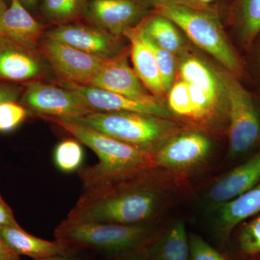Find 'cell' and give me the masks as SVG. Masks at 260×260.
<instances>
[{
	"label": "cell",
	"mask_w": 260,
	"mask_h": 260,
	"mask_svg": "<svg viewBox=\"0 0 260 260\" xmlns=\"http://www.w3.org/2000/svg\"><path fill=\"white\" fill-rule=\"evenodd\" d=\"M28 114V110L20 103L6 102L0 104V133H8L18 127Z\"/></svg>",
	"instance_id": "f1b7e54d"
},
{
	"label": "cell",
	"mask_w": 260,
	"mask_h": 260,
	"mask_svg": "<svg viewBox=\"0 0 260 260\" xmlns=\"http://www.w3.org/2000/svg\"><path fill=\"white\" fill-rule=\"evenodd\" d=\"M66 119L151 154L162 140L170 135L173 128L162 117L137 112H94L82 117Z\"/></svg>",
	"instance_id": "5b68a950"
},
{
	"label": "cell",
	"mask_w": 260,
	"mask_h": 260,
	"mask_svg": "<svg viewBox=\"0 0 260 260\" xmlns=\"http://www.w3.org/2000/svg\"><path fill=\"white\" fill-rule=\"evenodd\" d=\"M260 181V148L224 174L210 188L209 198L223 204L249 190Z\"/></svg>",
	"instance_id": "9a60e30c"
},
{
	"label": "cell",
	"mask_w": 260,
	"mask_h": 260,
	"mask_svg": "<svg viewBox=\"0 0 260 260\" xmlns=\"http://www.w3.org/2000/svg\"><path fill=\"white\" fill-rule=\"evenodd\" d=\"M140 35L143 42L151 49L156 60L157 64L160 70L162 84L166 93H169L172 85H174V80L177 72V62H176L174 54L170 51L166 50L159 47L153 39L147 35L142 28L141 22L140 23Z\"/></svg>",
	"instance_id": "484cf974"
},
{
	"label": "cell",
	"mask_w": 260,
	"mask_h": 260,
	"mask_svg": "<svg viewBox=\"0 0 260 260\" xmlns=\"http://www.w3.org/2000/svg\"><path fill=\"white\" fill-rule=\"evenodd\" d=\"M43 36L102 59H111L125 52L121 47L119 37L95 25L62 24L44 32Z\"/></svg>",
	"instance_id": "30bf717a"
},
{
	"label": "cell",
	"mask_w": 260,
	"mask_h": 260,
	"mask_svg": "<svg viewBox=\"0 0 260 260\" xmlns=\"http://www.w3.org/2000/svg\"><path fill=\"white\" fill-rule=\"evenodd\" d=\"M19 1L28 11L34 9L39 3V0H19Z\"/></svg>",
	"instance_id": "8d00e7d4"
},
{
	"label": "cell",
	"mask_w": 260,
	"mask_h": 260,
	"mask_svg": "<svg viewBox=\"0 0 260 260\" xmlns=\"http://www.w3.org/2000/svg\"><path fill=\"white\" fill-rule=\"evenodd\" d=\"M260 213V181L230 201L219 205V218L223 239L229 240L238 225Z\"/></svg>",
	"instance_id": "ffe728a7"
},
{
	"label": "cell",
	"mask_w": 260,
	"mask_h": 260,
	"mask_svg": "<svg viewBox=\"0 0 260 260\" xmlns=\"http://www.w3.org/2000/svg\"><path fill=\"white\" fill-rule=\"evenodd\" d=\"M142 28L157 44L174 54L184 52V41L177 25L169 19L155 13L141 21Z\"/></svg>",
	"instance_id": "7402d4cb"
},
{
	"label": "cell",
	"mask_w": 260,
	"mask_h": 260,
	"mask_svg": "<svg viewBox=\"0 0 260 260\" xmlns=\"http://www.w3.org/2000/svg\"><path fill=\"white\" fill-rule=\"evenodd\" d=\"M45 26L37 21L19 0H11L0 13V38L18 39L39 46Z\"/></svg>",
	"instance_id": "ac0fdd59"
},
{
	"label": "cell",
	"mask_w": 260,
	"mask_h": 260,
	"mask_svg": "<svg viewBox=\"0 0 260 260\" xmlns=\"http://www.w3.org/2000/svg\"><path fill=\"white\" fill-rule=\"evenodd\" d=\"M147 1L155 5V7L164 5H184L197 8V9L212 10L208 5L201 4L198 0H147Z\"/></svg>",
	"instance_id": "836d02e7"
},
{
	"label": "cell",
	"mask_w": 260,
	"mask_h": 260,
	"mask_svg": "<svg viewBox=\"0 0 260 260\" xmlns=\"http://www.w3.org/2000/svg\"><path fill=\"white\" fill-rule=\"evenodd\" d=\"M18 260H20V259H18Z\"/></svg>",
	"instance_id": "b9f144b4"
},
{
	"label": "cell",
	"mask_w": 260,
	"mask_h": 260,
	"mask_svg": "<svg viewBox=\"0 0 260 260\" xmlns=\"http://www.w3.org/2000/svg\"><path fill=\"white\" fill-rule=\"evenodd\" d=\"M20 104L39 116L75 119L94 113L73 90L42 80L23 85Z\"/></svg>",
	"instance_id": "52a82bcc"
},
{
	"label": "cell",
	"mask_w": 260,
	"mask_h": 260,
	"mask_svg": "<svg viewBox=\"0 0 260 260\" xmlns=\"http://www.w3.org/2000/svg\"><path fill=\"white\" fill-rule=\"evenodd\" d=\"M0 226L20 227L15 220L13 211L0 195Z\"/></svg>",
	"instance_id": "d6a6232c"
},
{
	"label": "cell",
	"mask_w": 260,
	"mask_h": 260,
	"mask_svg": "<svg viewBox=\"0 0 260 260\" xmlns=\"http://www.w3.org/2000/svg\"><path fill=\"white\" fill-rule=\"evenodd\" d=\"M73 135L82 144L91 149L99 157V164L79 170L83 187L131 177L144 172L153 162V155L126 144L75 121L42 116Z\"/></svg>",
	"instance_id": "7a4b0ae2"
},
{
	"label": "cell",
	"mask_w": 260,
	"mask_h": 260,
	"mask_svg": "<svg viewBox=\"0 0 260 260\" xmlns=\"http://www.w3.org/2000/svg\"><path fill=\"white\" fill-rule=\"evenodd\" d=\"M0 238L17 255L34 260L58 255H73L75 248L60 241L49 242L30 235L21 227L0 226Z\"/></svg>",
	"instance_id": "2e32d148"
},
{
	"label": "cell",
	"mask_w": 260,
	"mask_h": 260,
	"mask_svg": "<svg viewBox=\"0 0 260 260\" xmlns=\"http://www.w3.org/2000/svg\"><path fill=\"white\" fill-rule=\"evenodd\" d=\"M23 85L0 83V104L6 102H17L23 91Z\"/></svg>",
	"instance_id": "1f68e13d"
},
{
	"label": "cell",
	"mask_w": 260,
	"mask_h": 260,
	"mask_svg": "<svg viewBox=\"0 0 260 260\" xmlns=\"http://www.w3.org/2000/svg\"><path fill=\"white\" fill-rule=\"evenodd\" d=\"M51 69L39 47L11 38H0V83L25 85L42 80Z\"/></svg>",
	"instance_id": "ba28073f"
},
{
	"label": "cell",
	"mask_w": 260,
	"mask_h": 260,
	"mask_svg": "<svg viewBox=\"0 0 260 260\" xmlns=\"http://www.w3.org/2000/svg\"><path fill=\"white\" fill-rule=\"evenodd\" d=\"M210 150L211 143L204 135L183 133L160 147L153 156V162L173 171L189 170L204 161Z\"/></svg>",
	"instance_id": "7c38bea8"
},
{
	"label": "cell",
	"mask_w": 260,
	"mask_h": 260,
	"mask_svg": "<svg viewBox=\"0 0 260 260\" xmlns=\"http://www.w3.org/2000/svg\"><path fill=\"white\" fill-rule=\"evenodd\" d=\"M7 5L5 4V0H0V13L3 11V10L6 9Z\"/></svg>",
	"instance_id": "f35d334b"
},
{
	"label": "cell",
	"mask_w": 260,
	"mask_h": 260,
	"mask_svg": "<svg viewBox=\"0 0 260 260\" xmlns=\"http://www.w3.org/2000/svg\"><path fill=\"white\" fill-rule=\"evenodd\" d=\"M148 260H189V235L184 221L177 220L143 249Z\"/></svg>",
	"instance_id": "d6986e66"
},
{
	"label": "cell",
	"mask_w": 260,
	"mask_h": 260,
	"mask_svg": "<svg viewBox=\"0 0 260 260\" xmlns=\"http://www.w3.org/2000/svg\"><path fill=\"white\" fill-rule=\"evenodd\" d=\"M56 85L73 90L95 112H130L168 117L170 112L161 104H148L90 85L58 80Z\"/></svg>",
	"instance_id": "5bb4252c"
},
{
	"label": "cell",
	"mask_w": 260,
	"mask_h": 260,
	"mask_svg": "<svg viewBox=\"0 0 260 260\" xmlns=\"http://www.w3.org/2000/svg\"><path fill=\"white\" fill-rule=\"evenodd\" d=\"M229 119V156L242 158L252 155L260 141V115L249 93L231 73L219 75Z\"/></svg>",
	"instance_id": "8992f818"
},
{
	"label": "cell",
	"mask_w": 260,
	"mask_h": 260,
	"mask_svg": "<svg viewBox=\"0 0 260 260\" xmlns=\"http://www.w3.org/2000/svg\"><path fill=\"white\" fill-rule=\"evenodd\" d=\"M246 260H260V254H257V255L250 256V257L247 258Z\"/></svg>",
	"instance_id": "ab89813d"
},
{
	"label": "cell",
	"mask_w": 260,
	"mask_h": 260,
	"mask_svg": "<svg viewBox=\"0 0 260 260\" xmlns=\"http://www.w3.org/2000/svg\"><path fill=\"white\" fill-rule=\"evenodd\" d=\"M95 88L120 94L138 102L159 104L157 99L140 81L132 70L126 53L107 59L89 85Z\"/></svg>",
	"instance_id": "8fae6325"
},
{
	"label": "cell",
	"mask_w": 260,
	"mask_h": 260,
	"mask_svg": "<svg viewBox=\"0 0 260 260\" xmlns=\"http://www.w3.org/2000/svg\"><path fill=\"white\" fill-rule=\"evenodd\" d=\"M83 0H43L44 15L57 25L72 23L85 10Z\"/></svg>",
	"instance_id": "cb8c5ba5"
},
{
	"label": "cell",
	"mask_w": 260,
	"mask_h": 260,
	"mask_svg": "<svg viewBox=\"0 0 260 260\" xmlns=\"http://www.w3.org/2000/svg\"><path fill=\"white\" fill-rule=\"evenodd\" d=\"M19 256L15 254L0 238V260H18Z\"/></svg>",
	"instance_id": "e575fe53"
},
{
	"label": "cell",
	"mask_w": 260,
	"mask_h": 260,
	"mask_svg": "<svg viewBox=\"0 0 260 260\" xmlns=\"http://www.w3.org/2000/svg\"><path fill=\"white\" fill-rule=\"evenodd\" d=\"M84 12L95 26L118 37L139 24L146 13L144 7L135 0H91Z\"/></svg>",
	"instance_id": "4fadbf2b"
},
{
	"label": "cell",
	"mask_w": 260,
	"mask_h": 260,
	"mask_svg": "<svg viewBox=\"0 0 260 260\" xmlns=\"http://www.w3.org/2000/svg\"><path fill=\"white\" fill-rule=\"evenodd\" d=\"M182 80L201 89L215 104L220 95L223 96V87L220 75L215 74L205 63L196 57H187L180 65Z\"/></svg>",
	"instance_id": "44dd1931"
},
{
	"label": "cell",
	"mask_w": 260,
	"mask_h": 260,
	"mask_svg": "<svg viewBox=\"0 0 260 260\" xmlns=\"http://www.w3.org/2000/svg\"><path fill=\"white\" fill-rule=\"evenodd\" d=\"M154 235L153 229L145 223H71L66 220L54 232L56 240L75 249L90 248L115 257L143 249Z\"/></svg>",
	"instance_id": "3957f363"
},
{
	"label": "cell",
	"mask_w": 260,
	"mask_h": 260,
	"mask_svg": "<svg viewBox=\"0 0 260 260\" xmlns=\"http://www.w3.org/2000/svg\"><path fill=\"white\" fill-rule=\"evenodd\" d=\"M39 50L59 80L88 85L107 59L42 36Z\"/></svg>",
	"instance_id": "9c48e42d"
},
{
	"label": "cell",
	"mask_w": 260,
	"mask_h": 260,
	"mask_svg": "<svg viewBox=\"0 0 260 260\" xmlns=\"http://www.w3.org/2000/svg\"><path fill=\"white\" fill-rule=\"evenodd\" d=\"M116 258V260H148L143 249Z\"/></svg>",
	"instance_id": "d590c367"
},
{
	"label": "cell",
	"mask_w": 260,
	"mask_h": 260,
	"mask_svg": "<svg viewBox=\"0 0 260 260\" xmlns=\"http://www.w3.org/2000/svg\"><path fill=\"white\" fill-rule=\"evenodd\" d=\"M188 85L193 107L192 119L200 120L208 118L213 112L216 104L201 89L191 84Z\"/></svg>",
	"instance_id": "4dcf8cb0"
},
{
	"label": "cell",
	"mask_w": 260,
	"mask_h": 260,
	"mask_svg": "<svg viewBox=\"0 0 260 260\" xmlns=\"http://www.w3.org/2000/svg\"><path fill=\"white\" fill-rule=\"evenodd\" d=\"M36 260H80L73 255H58Z\"/></svg>",
	"instance_id": "74e56055"
},
{
	"label": "cell",
	"mask_w": 260,
	"mask_h": 260,
	"mask_svg": "<svg viewBox=\"0 0 260 260\" xmlns=\"http://www.w3.org/2000/svg\"><path fill=\"white\" fill-rule=\"evenodd\" d=\"M155 13L169 19L185 32L191 42L216 59L229 73H241L240 61L213 10L172 4L155 7Z\"/></svg>",
	"instance_id": "277c9868"
},
{
	"label": "cell",
	"mask_w": 260,
	"mask_h": 260,
	"mask_svg": "<svg viewBox=\"0 0 260 260\" xmlns=\"http://www.w3.org/2000/svg\"><path fill=\"white\" fill-rule=\"evenodd\" d=\"M189 260H232L215 249L198 234H189Z\"/></svg>",
	"instance_id": "f546056e"
},
{
	"label": "cell",
	"mask_w": 260,
	"mask_h": 260,
	"mask_svg": "<svg viewBox=\"0 0 260 260\" xmlns=\"http://www.w3.org/2000/svg\"><path fill=\"white\" fill-rule=\"evenodd\" d=\"M235 229L234 260H246L260 254V213Z\"/></svg>",
	"instance_id": "603a6c76"
},
{
	"label": "cell",
	"mask_w": 260,
	"mask_h": 260,
	"mask_svg": "<svg viewBox=\"0 0 260 260\" xmlns=\"http://www.w3.org/2000/svg\"><path fill=\"white\" fill-rule=\"evenodd\" d=\"M142 173L83 187V194L68 214L67 221L144 223L156 213L161 198L158 191L140 180Z\"/></svg>",
	"instance_id": "6da1fadb"
},
{
	"label": "cell",
	"mask_w": 260,
	"mask_h": 260,
	"mask_svg": "<svg viewBox=\"0 0 260 260\" xmlns=\"http://www.w3.org/2000/svg\"><path fill=\"white\" fill-rule=\"evenodd\" d=\"M83 160V146L78 140H63L54 149V164L61 172L73 173L80 170Z\"/></svg>",
	"instance_id": "d4e9b609"
},
{
	"label": "cell",
	"mask_w": 260,
	"mask_h": 260,
	"mask_svg": "<svg viewBox=\"0 0 260 260\" xmlns=\"http://www.w3.org/2000/svg\"><path fill=\"white\" fill-rule=\"evenodd\" d=\"M169 105L174 114L193 119V107L189 85L184 80H179L172 85L169 92Z\"/></svg>",
	"instance_id": "83f0119b"
},
{
	"label": "cell",
	"mask_w": 260,
	"mask_h": 260,
	"mask_svg": "<svg viewBox=\"0 0 260 260\" xmlns=\"http://www.w3.org/2000/svg\"><path fill=\"white\" fill-rule=\"evenodd\" d=\"M201 4L208 5V3H211L213 0H198Z\"/></svg>",
	"instance_id": "60d3db41"
},
{
	"label": "cell",
	"mask_w": 260,
	"mask_h": 260,
	"mask_svg": "<svg viewBox=\"0 0 260 260\" xmlns=\"http://www.w3.org/2000/svg\"><path fill=\"white\" fill-rule=\"evenodd\" d=\"M123 35L129 39L134 72L148 91L155 98L166 93L160 70L151 49L140 35V23L126 29Z\"/></svg>",
	"instance_id": "e0dca14e"
},
{
	"label": "cell",
	"mask_w": 260,
	"mask_h": 260,
	"mask_svg": "<svg viewBox=\"0 0 260 260\" xmlns=\"http://www.w3.org/2000/svg\"><path fill=\"white\" fill-rule=\"evenodd\" d=\"M238 19L244 37L254 39L260 32V0H239Z\"/></svg>",
	"instance_id": "4316f807"
}]
</instances>
